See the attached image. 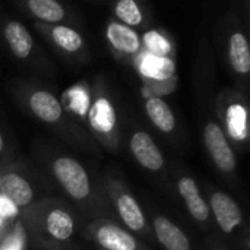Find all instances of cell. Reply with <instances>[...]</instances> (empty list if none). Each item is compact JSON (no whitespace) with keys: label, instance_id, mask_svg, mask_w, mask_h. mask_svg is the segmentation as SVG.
Segmentation results:
<instances>
[{"label":"cell","instance_id":"obj_16","mask_svg":"<svg viewBox=\"0 0 250 250\" xmlns=\"http://www.w3.org/2000/svg\"><path fill=\"white\" fill-rule=\"evenodd\" d=\"M145 113L151 123L160 132L168 135L176 130V117L171 107L158 95H151L145 100Z\"/></svg>","mask_w":250,"mask_h":250},{"label":"cell","instance_id":"obj_12","mask_svg":"<svg viewBox=\"0 0 250 250\" xmlns=\"http://www.w3.org/2000/svg\"><path fill=\"white\" fill-rule=\"evenodd\" d=\"M223 125L221 126L230 142L246 144L249 139V123H248V108L240 100L229 101L221 114Z\"/></svg>","mask_w":250,"mask_h":250},{"label":"cell","instance_id":"obj_15","mask_svg":"<svg viewBox=\"0 0 250 250\" xmlns=\"http://www.w3.org/2000/svg\"><path fill=\"white\" fill-rule=\"evenodd\" d=\"M4 40L12 51V54L19 59L25 60L31 56L34 48V40L31 32L26 26L19 21H9L3 28Z\"/></svg>","mask_w":250,"mask_h":250},{"label":"cell","instance_id":"obj_6","mask_svg":"<svg viewBox=\"0 0 250 250\" xmlns=\"http://www.w3.org/2000/svg\"><path fill=\"white\" fill-rule=\"evenodd\" d=\"M81 234L97 248L105 250H152L145 242L110 218L89 220L82 224Z\"/></svg>","mask_w":250,"mask_h":250},{"label":"cell","instance_id":"obj_19","mask_svg":"<svg viewBox=\"0 0 250 250\" xmlns=\"http://www.w3.org/2000/svg\"><path fill=\"white\" fill-rule=\"evenodd\" d=\"M25 4L31 15L48 25L59 23L66 16L64 7L57 0H25Z\"/></svg>","mask_w":250,"mask_h":250},{"label":"cell","instance_id":"obj_24","mask_svg":"<svg viewBox=\"0 0 250 250\" xmlns=\"http://www.w3.org/2000/svg\"><path fill=\"white\" fill-rule=\"evenodd\" d=\"M0 217L9 223H13L15 220L19 218V209L1 193H0Z\"/></svg>","mask_w":250,"mask_h":250},{"label":"cell","instance_id":"obj_17","mask_svg":"<svg viewBox=\"0 0 250 250\" xmlns=\"http://www.w3.org/2000/svg\"><path fill=\"white\" fill-rule=\"evenodd\" d=\"M229 60L233 70L240 76L250 72V47L248 37L242 31H236L229 38Z\"/></svg>","mask_w":250,"mask_h":250},{"label":"cell","instance_id":"obj_7","mask_svg":"<svg viewBox=\"0 0 250 250\" xmlns=\"http://www.w3.org/2000/svg\"><path fill=\"white\" fill-rule=\"evenodd\" d=\"M0 193L19 209V214L40 199L37 198L38 192L32 180L16 164L6 166L0 170Z\"/></svg>","mask_w":250,"mask_h":250},{"label":"cell","instance_id":"obj_14","mask_svg":"<svg viewBox=\"0 0 250 250\" xmlns=\"http://www.w3.org/2000/svg\"><path fill=\"white\" fill-rule=\"evenodd\" d=\"M105 37L110 45L123 56H138L142 50V40L135 28L117 22H110L105 29Z\"/></svg>","mask_w":250,"mask_h":250},{"label":"cell","instance_id":"obj_27","mask_svg":"<svg viewBox=\"0 0 250 250\" xmlns=\"http://www.w3.org/2000/svg\"><path fill=\"white\" fill-rule=\"evenodd\" d=\"M214 250H227V249H224V248H214Z\"/></svg>","mask_w":250,"mask_h":250},{"label":"cell","instance_id":"obj_10","mask_svg":"<svg viewBox=\"0 0 250 250\" xmlns=\"http://www.w3.org/2000/svg\"><path fill=\"white\" fill-rule=\"evenodd\" d=\"M129 149L133 158L138 161V164L145 170L158 173L164 168L166 164L164 155L148 132L145 130L133 132L129 138Z\"/></svg>","mask_w":250,"mask_h":250},{"label":"cell","instance_id":"obj_4","mask_svg":"<svg viewBox=\"0 0 250 250\" xmlns=\"http://www.w3.org/2000/svg\"><path fill=\"white\" fill-rule=\"evenodd\" d=\"M103 185L114 209L117 223L142 242L154 243L155 237L149 220L125 183L113 176H107L103 180Z\"/></svg>","mask_w":250,"mask_h":250},{"label":"cell","instance_id":"obj_21","mask_svg":"<svg viewBox=\"0 0 250 250\" xmlns=\"http://www.w3.org/2000/svg\"><path fill=\"white\" fill-rule=\"evenodd\" d=\"M114 15L120 23L130 28H136L144 23V13L136 0H119L114 6Z\"/></svg>","mask_w":250,"mask_h":250},{"label":"cell","instance_id":"obj_25","mask_svg":"<svg viewBox=\"0 0 250 250\" xmlns=\"http://www.w3.org/2000/svg\"><path fill=\"white\" fill-rule=\"evenodd\" d=\"M4 152H6V141H4V136L0 130V158H3Z\"/></svg>","mask_w":250,"mask_h":250},{"label":"cell","instance_id":"obj_23","mask_svg":"<svg viewBox=\"0 0 250 250\" xmlns=\"http://www.w3.org/2000/svg\"><path fill=\"white\" fill-rule=\"evenodd\" d=\"M144 42L146 45V48L151 51V54L155 56H166L168 57V51H170V42L157 31H151L145 35Z\"/></svg>","mask_w":250,"mask_h":250},{"label":"cell","instance_id":"obj_5","mask_svg":"<svg viewBox=\"0 0 250 250\" xmlns=\"http://www.w3.org/2000/svg\"><path fill=\"white\" fill-rule=\"evenodd\" d=\"M85 120L88 130L97 144L113 152L119 149L120 129L116 107L110 97L101 92H95L92 98H89Z\"/></svg>","mask_w":250,"mask_h":250},{"label":"cell","instance_id":"obj_22","mask_svg":"<svg viewBox=\"0 0 250 250\" xmlns=\"http://www.w3.org/2000/svg\"><path fill=\"white\" fill-rule=\"evenodd\" d=\"M28 236L22 226V221L15 220L4 236L0 239V250H26Z\"/></svg>","mask_w":250,"mask_h":250},{"label":"cell","instance_id":"obj_8","mask_svg":"<svg viewBox=\"0 0 250 250\" xmlns=\"http://www.w3.org/2000/svg\"><path fill=\"white\" fill-rule=\"evenodd\" d=\"M205 148L214 163V166L226 176L236 171L237 160L231 142L229 141L224 129L217 122H208L204 127Z\"/></svg>","mask_w":250,"mask_h":250},{"label":"cell","instance_id":"obj_1","mask_svg":"<svg viewBox=\"0 0 250 250\" xmlns=\"http://www.w3.org/2000/svg\"><path fill=\"white\" fill-rule=\"evenodd\" d=\"M42 163L53 182L82 218H110L117 221L111 202L105 193L103 182L92 180L88 168L76 158L66 154L48 152L42 155Z\"/></svg>","mask_w":250,"mask_h":250},{"label":"cell","instance_id":"obj_20","mask_svg":"<svg viewBox=\"0 0 250 250\" xmlns=\"http://www.w3.org/2000/svg\"><path fill=\"white\" fill-rule=\"evenodd\" d=\"M141 73L149 79L157 81H168L174 75V62L170 57L166 56H155L148 54L145 59H142L139 64Z\"/></svg>","mask_w":250,"mask_h":250},{"label":"cell","instance_id":"obj_26","mask_svg":"<svg viewBox=\"0 0 250 250\" xmlns=\"http://www.w3.org/2000/svg\"><path fill=\"white\" fill-rule=\"evenodd\" d=\"M34 250H67L63 246H50V248H34Z\"/></svg>","mask_w":250,"mask_h":250},{"label":"cell","instance_id":"obj_3","mask_svg":"<svg viewBox=\"0 0 250 250\" xmlns=\"http://www.w3.org/2000/svg\"><path fill=\"white\" fill-rule=\"evenodd\" d=\"M25 101L29 113L37 120L54 129L67 142L92 154L100 152L95 139L88 136L86 132L67 116L63 103L53 92L41 88L32 89L29 94H26Z\"/></svg>","mask_w":250,"mask_h":250},{"label":"cell","instance_id":"obj_18","mask_svg":"<svg viewBox=\"0 0 250 250\" xmlns=\"http://www.w3.org/2000/svg\"><path fill=\"white\" fill-rule=\"evenodd\" d=\"M48 35L60 50H63L64 53H69V54H75V53L81 51L85 45L83 38L79 34V31H76L67 25H62V23L50 25Z\"/></svg>","mask_w":250,"mask_h":250},{"label":"cell","instance_id":"obj_2","mask_svg":"<svg viewBox=\"0 0 250 250\" xmlns=\"http://www.w3.org/2000/svg\"><path fill=\"white\" fill-rule=\"evenodd\" d=\"M81 215L64 199L41 198L19 214V220L34 248L63 246L81 230Z\"/></svg>","mask_w":250,"mask_h":250},{"label":"cell","instance_id":"obj_9","mask_svg":"<svg viewBox=\"0 0 250 250\" xmlns=\"http://www.w3.org/2000/svg\"><path fill=\"white\" fill-rule=\"evenodd\" d=\"M208 207L217 226L224 234H231L243 224V212L240 205L226 192L211 190L208 195Z\"/></svg>","mask_w":250,"mask_h":250},{"label":"cell","instance_id":"obj_13","mask_svg":"<svg viewBox=\"0 0 250 250\" xmlns=\"http://www.w3.org/2000/svg\"><path fill=\"white\" fill-rule=\"evenodd\" d=\"M155 242L164 250H192L190 242L185 231L164 215H154L149 221Z\"/></svg>","mask_w":250,"mask_h":250},{"label":"cell","instance_id":"obj_11","mask_svg":"<svg viewBox=\"0 0 250 250\" xmlns=\"http://www.w3.org/2000/svg\"><path fill=\"white\" fill-rule=\"evenodd\" d=\"M176 186H177V192H179L180 198L183 199L190 217L199 226L209 227L212 215H211L208 202L202 196L195 179L190 176H179Z\"/></svg>","mask_w":250,"mask_h":250},{"label":"cell","instance_id":"obj_28","mask_svg":"<svg viewBox=\"0 0 250 250\" xmlns=\"http://www.w3.org/2000/svg\"><path fill=\"white\" fill-rule=\"evenodd\" d=\"M97 250H105V249H100V248H98V249H97Z\"/></svg>","mask_w":250,"mask_h":250}]
</instances>
